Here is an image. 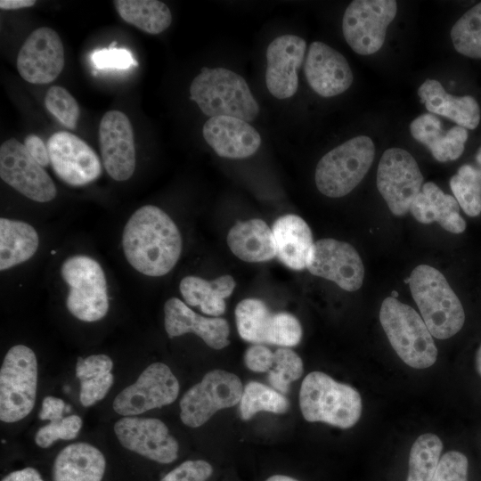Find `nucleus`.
Returning a JSON list of instances; mask_svg holds the SVG:
<instances>
[{
    "label": "nucleus",
    "instance_id": "1",
    "mask_svg": "<svg viewBox=\"0 0 481 481\" xmlns=\"http://www.w3.org/2000/svg\"><path fill=\"white\" fill-rule=\"evenodd\" d=\"M122 246L127 262L147 276H163L176 265L182 252L181 233L161 208L145 205L126 222Z\"/></svg>",
    "mask_w": 481,
    "mask_h": 481
},
{
    "label": "nucleus",
    "instance_id": "2",
    "mask_svg": "<svg viewBox=\"0 0 481 481\" xmlns=\"http://www.w3.org/2000/svg\"><path fill=\"white\" fill-rule=\"evenodd\" d=\"M190 99L209 118L225 116L249 122L260 110L246 80L225 68H202L191 83Z\"/></svg>",
    "mask_w": 481,
    "mask_h": 481
},
{
    "label": "nucleus",
    "instance_id": "3",
    "mask_svg": "<svg viewBox=\"0 0 481 481\" xmlns=\"http://www.w3.org/2000/svg\"><path fill=\"white\" fill-rule=\"evenodd\" d=\"M412 296L432 336L446 339L461 330L465 314L445 277L437 269L420 265L409 277Z\"/></svg>",
    "mask_w": 481,
    "mask_h": 481
},
{
    "label": "nucleus",
    "instance_id": "4",
    "mask_svg": "<svg viewBox=\"0 0 481 481\" xmlns=\"http://www.w3.org/2000/svg\"><path fill=\"white\" fill-rule=\"evenodd\" d=\"M299 406L306 420L324 422L340 428L353 427L362 413L358 391L321 371H312L303 379Z\"/></svg>",
    "mask_w": 481,
    "mask_h": 481
},
{
    "label": "nucleus",
    "instance_id": "5",
    "mask_svg": "<svg viewBox=\"0 0 481 481\" xmlns=\"http://www.w3.org/2000/svg\"><path fill=\"white\" fill-rule=\"evenodd\" d=\"M379 321L392 347L406 364L425 369L436 363L437 349L432 335L410 306L388 297L382 302Z\"/></svg>",
    "mask_w": 481,
    "mask_h": 481
},
{
    "label": "nucleus",
    "instance_id": "6",
    "mask_svg": "<svg viewBox=\"0 0 481 481\" xmlns=\"http://www.w3.org/2000/svg\"><path fill=\"white\" fill-rule=\"evenodd\" d=\"M375 155L372 140L365 135L351 138L319 160L314 180L321 193L339 198L351 192L369 171Z\"/></svg>",
    "mask_w": 481,
    "mask_h": 481
},
{
    "label": "nucleus",
    "instance_id": "7",
    "mask_svg": "<svg viewBox=\"0 0 481 481\" xmlns=\"http://www.w3.org/2000/svg\"><path fill=\"white\" fill-rule=\"evenodd\" d=\"M37 360L27 346L16 345L6 353L0 370V420L13 423L34 408L37 389Z\"/></svg>",
    "mask_w": 481,
    "mask_h": 481
},
{
    "label": "nucleus",
    "instance_id": "8",
    "mask_svg": "<svg viewBox=\"0 0 481 481\" xmlns=\"http://www.w3.org/2000/svg\"><path fill=\"white\" fill-rule=\"evenodd\" d=\"M61 275L69 287L66 306L69 313L83 322H96L109 311L107 281L100 264L94 258L76 255L67 258Z\"/></svg>",
    "mask_w": 481,
    "mask_h": 481
},
{
    "label": "nucleus",
    "instance_id": "9",
    "mask_svg": "<svg viewBox=\"0 0 481 481\" xmlns=\"http://www.w3.org/2000/svg\"><path fill=\"white\" fill-rule=\"evenodd\" d=\"M242 391L237 375L224 370L210 371L182 396L180 419L188 427H200L218 411L239 404Z\"/></svg>",
    "mask_w": 481,
    "mask_h": 481
},
{
    "label": "nucleus",
    "instance_id": "10",
    "mask_svg": "<svg viewBox=\"0 0 481 481\" xmlns=\"http://www.w3.org/2000/svg\"><path fill=\"white\" fill-rule=\"evenodd\" d=\"M234 314L238 333L245 341L290 347L302 338L297 317L287 312L273 313L260 299L241 300Z\"/></svg>",
    "mask_w": 481,
    "mask_h": 481
},
{
    "label": "nucleus",
    "instance_id": "11",
    "mask_svg": "<svg viewBox=\"0 0 481 481\" xmlns=\"http://www.w3.org/2000/svg\"><path fill=\"white\" fill-rule=\"evenodd\" d=\"M395 0H355L342 19L343 36L354 52L370 55L383 45L387 29L395 17Z\"/></svg>",
    "mask_w": 481,
    "mask_h": 481
},
{
    "label": "nucleus",
    "instance_id": "12",
    "mask_svg": "<svg viewBox=\"0 0 481 481\" xmlns=\"http://www.w3.org/2000/svg\"><path fill=\"white\" fill-rule=\"evenodd\" d=\"M423 175L415 159L405 150L389 148L382 154L377 187L395 216L406 214L421 191Z\"/></svg>",
    "mask_w": 481,
    "mask_h": 481
},
{
    "label": "nucleus",
    "instance_id": "13",
    "mask_svg": "<svg viewBox=\"0 0 481 481\" xmlns=\"http://www.w3.org/2000/svg\"><path fill=\"white\" fill-rule=\"evenodd\" d=\"M179 389L178 379L170 368L163 363H153L117 395L112 407L123 417L136 416L172 404Z\"/></svg>",
    "mask_w": 481,
    "mask_h": 481
},
{
    "label": "nucleus",
    "instance_id": "14",
    "mask_svg": "<svg viewBox=\"0 0 481 481\" xmlns=\"http://www.w3.org/2000/svg\"><path fill=\"white\" fill-rule=\"evenodd\" d=\"M0 177L34 201L48 202L56 196V187L50 175L30 156L24 144L14 138L6 140L0 147Z\"/></svg>",
    "mask_w": 481,
    "mask_h": 481
},
{
    "label": "nucleus",
    "instance_id": "15",
    "mask_svg": "<svg viewBox=\"0 0 481 481\" xmlns=\"http://www.w3.org/2000/svg\"><path fill=\"white\" fill-rule=\"evenodd\" d=\"M55 175L71 186H84L102 174V163L95 151L82 139L66 131L56 132L46 143Z\"/></svg>",
    "mask_w": 481,
    "mask_h": 481
},
{
    "label": "nucleus",
    "instance_id": "16",
    "mask_svg": "<svg viewBox=\"0 0 481 481\" xmlns=\"http://www.w3.org/2000/svg\"><path fill=\"white\" fill-rule=\"evenodd\" d=\"M115 435L126 449L159 463L177 459L179 444L159 419L123 417L114 425Z\"/></svg>",
    "mask_w": 481,
    "mask_h": 481
},
{
    "label": "nucleus",
    "instance_id": "17",
    "mask_svg": "<svg viewBox=\"0 0 481 481\" xmlns=\"http://www.w3.org/2000/svg\"><path fill=\"white\" fill-rule=\"evenodd\" d=\"M306 269L346 291L359 289L364 278V267L358 252L349 243L335 239L314 242Z\"/></svg>",
    "mask_w": 481,
    "mask_h": 481
},
{
    "label": "nucleus",
    "instance_id": "18",
    "mask_svg": "<svg viewBox=\"0 0 481 481\" xmlns=\"http://www.w3.org/2000/svg\"><path fill=\"white\" fill-rule=\"evenodd\" d=\"M65 63L64 48L58 33L47 27L34 30L17 57L20 77L31 84H48L57 78Z\"/></svg>",
    "mask_w": 481,
    "mask_h": 481
},
{
    "label": "nucleus",
    "instance_id": "19",
    "mask_svg": "<svg viewBox=\"0 0 481 481\" xmlns=\"http://www.w3.org/2000/svg\"><path fill=\"white\" fill-rule=\"evenodd\" d=\"M99 143L103 167L116 181L129 179L135 169L132 124L119 110L107 111L99 126Z\"/></svg>",
    "mask_w": 481,
    "mask_h": 481
},
{
    "label": "nucleus",
    "instance_id": "20",
    "mask_svg": "<svg viewBox=\"0 0 481 481\" xmlns=\"http://www.w3.org/2000/svg\"><path fill=\"white\" fill-rule=\"evenodd\" d=\"M306 50V41L296 35L285 34L274 38L266 50L265 85L275 98L292 97L298 87V70Z\"/></svg>",
    "mask_w": 481,
    "mask_h": 481
},
{
    "label": "nucleus",
    "instance_id": "21",
    "mask_svg": "<svg viewBox=\"0 0 481 481\" xmlns=\"http://www.w3.org/2000/svg\"><path fill=\"white\" fill-rule=\"evenodd\" d=\"M305 75L310 87L322 97L346 92L354 75L343 54L320 41L313 42L305 61Z\"/></svg>",
    "mask_w": 481,
    "mask_h": 481
},
{
    "label": "nucleus",
    "instance_id": "22",
    "mask_svg": "<svg viewBox=\"0 0 481 481\" xmlns=\"http://www.w3.org/2000/svg\"><path fill=\"white\" fill-rule=\"evenodd\" d=\"M206 143L222 158L245 159L259 149L262 139L249 122L233 117L209 118L203 125Z\"/></svg>",
    "mask_w": 481,
    "mask_h": 481
},
{
    "label": "nucleus",
    "instance_id": "23",
    "mask_svg": "<svg viewBox=\"0 0 481 481\" xmlns=\"http://www.w3.org/2000/svg\"><path fill=\"white\" fill-rule=\"evenodd\" d=\"M164 314L165 330L169 338L194 333L209 347L217 350L230 344V327L224 318L202 316L177 298L167 300Z\"/></svg>",
    "mask_w": 481,
    "mask_h": 481
},
{
    "label": "nucleus",
    "instance_id": "24",
    "mask_svg": "<svg viewBox=\"0 0 481 481\" xmlns=\"http://www.w3.org/2000/svg\"><path fill=\"white\" fill-rule=\"evenodd\" d=\"M272 231L278 259L292 270L306 269L314 245L306 221L297 215L288 214L275 220Z\"/></svg>",
    "mask_w": 481,
    "mask_h": 481
},
{
    "label": "nucleus",
    "instance_id": "25",
    "mask_svg": "<svg viewBox=\"0 0 481 481\" xmlns=\"http://www.w3.org/2000/svg\"><path fill=\"white\" fill-rule=\"evenodd\" d=\"M412 137L425 145L440 162L457 159L464 151L468 131L461 126L444 131L441 120L432 113H425L410 125Z\"/></svg>",
    "mask_w": 481,
    "mask_h": 481
},
{
    "label": "nucleus",
    "instance_id": "26",
    "mask_svg": "<svg viewBox=\"0 0 481 481\" xmlns=\"http://www.w3.org/2000/svg\"><path fill=\"white\" fill-rule=\"evenodd\" d=\"M106 467L103 453L91 444L79 442L65 446L53 466V481H102Z\"/></svg>",
    "mask_w": 481,
    "mask_h": 481
},
{
    "label": "nucleus",
    "instance_id": "27",
    "mask_svg": "<svg viewBox=\"0 0 481 481\" xmlns=\"http://www.w3.org/2000/svg\"><path fill=\"white\" fill-rule=\"evenodd\" d=\"M418 94L426 109L468 129H475L480 121V108L470 95L453 96L445 92L435 79H427L418 89Z\"/></svg>",
    "mask_w": 481,
    "mask_h": 481
},
{
    "label": "nucleus",
    "instance_id": "28",
    "mask_svg": "<svg viewBox=\"0 0 481 481\" xmlns=\"http://www.w3.org/2000/svg\"><path fill=\"white\" fill-rule=\"evenodd\" d=\"M410 211L420 223L436 222L452 233H461L466 229V222L460 215V206L455 198L445 194L432 182L422 185Z\"/></svg>",
    "mask_w": 481,
    "mask_h": 481
},
{
    "label": "nucleus",
    "instance_id": "29",
    "mask_svg": "<svg viewBox=\"0 0 481 481\" xmlns=\"http://www.w3.org/2000/svg\"><path fill=\"white\" fill-rule=\"evenodd\" d=\"M231 251L247 262H265L276 256L273 231L258 218L237 222L227 234Z\"/></svg>",
    "mask_w": 481,
    "mask_h": 481
},
{
    "label": "nucleus",
    "instance_id": "30",
    "mask_svg": "<svg viewBox=\"0 0 481 481\" xmlns=\"http://www.w3.org/2000/svg\"><path fill=\"white\" fill-rule=\"evenodd\" d=\"M235 285L234 279L229 274L213 281L189 275L181 281L179 289L188 306H197L203 314L218 317L224 314L225 298L232 293Z\"/></svg>",
    "mask_w": 481,
    "mask_h": 481
},
{
    "label": "nucleus",
    "instance_id": "31",
    "mask_svg": "<svg viewBox=\"0 0 481 481\" xmlns=\"http://www.w3.org/2000/svg\"><path fill=\"white\" fill-rule=\"evenodd\" d=\"M39 238L28 223L0 219V270L4 271L31 258L37 252Z\"/></svg>",
    "mask_w": 481,
    "mask_h": 481
},
{
    "label": "nucleus",
    "instance_id": "32",
    "mask_svg": "<svg viewBox=\"0 0 481 481\" xmlns=\"http://www.w3.org/2000/svg\"><path fill=\"white\" fill-rule=\"evenodd\" d=\"M119 16L127 23L151 35L160 34L172 22L166 4L157 0H115Z\"/></svg>",
    "mask_w": 481,
    "mask_h": 481
},
{
    "label": "nucleus",
    "instance_id": "33",
    "mask_svg": "<svg viewBox=\"0 0 481 481\" xmlns=\"http://www.w3.org/2000/svg\"><path fill=\"white\" fill-rule=\"evenodd\" d=\"M239 404L243 420H250L259 412L282 414L289 408V403L283 394L257 381H249L243 387Z\"/></svg>",
    "mask_w": 481,
    "mask_h": 481
},
{
    "label": "nucleus",
    "instance_id": "34",
    "mask_svg": "<svg viewBox=\"0 0 481 481\" xmlns=\"http://www.w3.org/2000/svg\"><path fill=\"white\" fill-rule=\"evenodd\" d=\"M443 444L431 433L420 436L412 444L406 481H432L438 466Z\"/></svg>",
    "mask_w": 481,
    "mask_h": 481
},
{
    "label": "nucleus",
    "instance_id": "35",
    "mask_svg": "<svg viewBox=\"0 0 481 481\" xmlns=\"http://www.w3.org/2000/svg\"><path fill=\"white\" fill-rule=\"evenodd\" d=\"M451 38L462 55L481 59V2L468 10L452 26Z\"/></svg>",
    "mask_w": 481,
    "mask_h": 481
},
{
    "label": "nucleus",
    "instance_id": "36",
    "mask_svg": "<svg viewBox=\"0 0 481 481\" xmlns=\"http://www.w3.org/2000/svg\"><path fill=\"white\" fill-rule=\"evenodd\" d=\"M450 187L459 206L469 216L481 213V170L470 165L461 167L450 180Z\"/></svg>",
    "mask_w": 481,
    "mask_h": 481
},
{
    "label": "nucleus",
    "instance_id": "37",
    "mask_svg": "<svg viewBox=\"0 0 481 481\" xmlns=\"http://www.w3.org/2000/svg\"><path fill=\"white\" fill-rule=\"evenodd\" d=\"M300 356L289 347H280L274 352V363L268 372V382L281 394L288 393L289 385L303 374Z\"/></svg>",
    "mask_w": 481,
    "mask_h": 481
},
{
    "label": "nucleus",
    "instance_id": "38",
    "mask_svg": "<svg viewBox=\"0 0 481 481\" xmlns=\"http://www.w3.org/2000/svg\"><path fill=\"white\" fill-rule=\"evenodd\" d=\"M45 106L64 126L70 130L76 129L80 109L67 89L59 86H52L45 94Z\"/></svg>",
    "mask_w": 481,
    "mask_h": 481
},
{
    "label": "nucleus",
    "instance_id": "39",
    "mask_svg": "<svg viewBox=\"0 0 481 481\" xmlns=\"http://www.w3.org/2000/svg\"><path fill=\"white\" fill-rule=\"evenodd\" d=\"M81 427L82 419L78 415H69L40 428L35 436V442L39 447L47 448L57 440L76 438Z\"/></svg>",
    "mask_w": 481,
    "mask_h": 481
},
{
    "label": "nucleus",
    "instance_id": "40",
    "mask_svg": "<svg viewBox=\"0 0 481 481\" xmlns=\"http://www.w3.org/2000/svg\"><path fill=\"white\" fill-rule=\"evenodd\" d=\"M469 461L457 451L444 453L439 461L432 481H468Z\"/></svg>",
    "mask_w": 481,
    "mask_h": 481
},
{
    "label": "nucleus",
    "instance_id": "41",
    "mask_svg": "<svg viewBox=\"0 0 481 481\" xmlns=\"http://www.w3.org/2000/svg\"><path fill=\"white\" fill-rule=\"evenodd\" d=\"M94 69H127L138 66L131 52L126 48H103L90 55Z\"/></svg>",
    "mask_w": 481,
    "mask_h": 481
},
{
    "label": "nucleus",
    "instance_id": "42",
    "mask_svg": "<svg viewBox=\"0 0 481 481\" xmlns=\"http://www.w3.org/2000/svg\"><path fill=\"white\" fill-rule=\"evenodd\" d=\"M213 467L203 460L185 461L165 475L160 481H207Z\"/></svg>",
    "mask_w": 481,
    "mask_h": 481
},
{
    "label": "nucleus",
    "instance_id": "43",
    "mask_svg": "<svg viewBox=\"0 0 481 481\" xmlns=\"http://www.w3.org/2000/svg\"><path fill=\"white\" fill-rule=\"evenodd\" d=\"M114 381L112 373L80 380L79 400L85 407L103 399Z\"/></svg>",
    "mask_w": 481,
    "mask_h": 481
},
{
    "label": "nucleus",
    "instance_id": "44",
    "mask_svg": "<svg viewBox=\"0 0 481 481\" xmlns=\"http://www.w3.org/2000/svg\"><path fill=\"white\" fill-rule=\"evenodd\" d=\"M112 360L106 355H91L78 357L76 363V376L79 380L101 377L111 373Z\"/></svg>",
    "mask_w": 481,
    "mask_h": 481
},
{
    "label": "nucleus",
    "instance_id": "45",
    "mask_svg": "<svg viewBox=\"0 0 481 481\" xmlns=\"http://www.w3.org/2000/svg\"><path fill=\"white\" fill-rule=\"evenodd\" d=\"M244 363L254 372H269L273 366L274 352L265 346L255 344L245 351Z\"/></svg>",
    "mask_w": 481,
    "mask_h": 481
},
{
    "label": "nucleus",
    "instance_id": "46",
    "mask_svg": "<svg viewBox=\"0 0 481 481\" xmlns=\"http://www.w3.org/2000/svg\"><path fill=\"white\" fill-rule=\"evenodd\" d=\"M24 146L30 156L43 167L50 164L47 146L43 140L36 135H29L24 139Z\"/></svg>",
    "mask_w": 481,
    "mask_h": 481
},
{
    "label": "nucleus",
    "instance_id": "47",
    "mask_svg": "<svg viewBox=\"0 0 481 481\" xmlns=\"http://www.w3.org/2000/svg\"><path fill=\"white\" fill-rule=\"evenodd\" d=\"M66 404L61 398L47 395L42 401L39 418L42 420L56 421L63 418Z\"/></svg>",
    "mask_w": 481,
    "mask_h": 481
},
{
    "label": "nucleus",
    "instance_id": "48",
    "mask_svg": "<svg viewBox=\"0 0 481 481\" xmlns=\"http://www.w3.org/2000/svg\"><path fill=\"white\" fill-rule=\"evenodd\" d=\"M2 481H44L38 471L33 468L15 470L5 476Z\"/></svg>",
    "mask_w": 481,
    "mask_h": 481
},
{
    "label": "nucleus",
    "instance_id": "49",
    "mask_svg": "<svg viewBox=\"0 0 481 481\" xmlns=\"http://www.w3.org/2000/svg\"><path fill=\"white\" fill-rule=\"evenodd\" d=\"M35 0H1L0 8L3 10H17L33 6Z\"/></svg>",
    "mask_w": 481,
    "mask_h": 481
},
{
    "label": "nucleus",
    "instance_id": "50",
    "mask_svg": "<svg viewBox=\"0 0 481 481\" xmlns=\"http://www.w3.org/2000/svg\"><path fill=\"white\" fill-rule=\"evenodd\" d=\"M265 481H298L296 478H293L285 475H273L268 477Z\"/></svg>",
    "mask_w": 481,
    "mask_h": 481
},
{
    "label": "nucleus",
    "instance_id": "51",
    "mask_svg": "<svg viewBox=\"0 0 481 481\" xmlns=\"http://www.w3.org/2000/svg\"><path fill=\"white\" fill-rule=\"evenodd\" d=\"M476 367H477V372L481 376V345L478 347L477 351V355H476Z\"/></svg>",
    "mask_w": 481,
    "mask_h": 481
},
{
    "label": "nucleus",
    "instance_id": "52",
    "mask_svg": "<svg viewBox=\"0 0 481 481\" xmlns=\"http://www.w3.org/2000/svg\"><path fill=\"white\" fill-rule=\"evenodd\" d=\"M476 159H477V163L481 165V146H480V148L478 149V151L477 152Z\"/></svg>",
    "mask_w": 481,
    "mask_h": 481
},
{
    "label": "nucleus",
    "instance_id": "53",
    "mask_svg": "<svg viewBox=\"0 0 481 481\" xmlns=\"http://www.w3.org/2000/svg\"><path fill=\"white\" fill-rule=\"evenodd\" d=\"M392 294H393V296H391V297H393V298H395V297L398 296V294L395 291H393Z\"/></svg>",
    "mask_w": 481,
    "mask_h": 481
}]
</instances>
